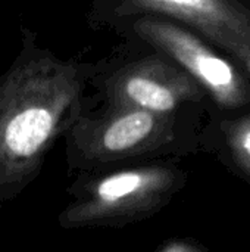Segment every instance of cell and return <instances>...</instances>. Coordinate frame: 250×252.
Here are the masks:
<instances>
[{
	"label": "cell",
	"instance_id": "cell-4",
	"mask_svg": "<svg viewBox=\"0 0 250 252\" xmlns=\"http://www.w3.org/2000/svg\"><path fill=\"white\" fill-rule=\"evenodd\" d=\"M133 28L139 37L180 63L220 106L240 108L250 100V87L245 77L193 32L150 16L136 21Z\"/></svg>",
	"mask_w": 250,
	"mask_h": 252
},
{
	"label": "cell",
	"instance_id": "cell-1",
	"mask_svg": "<svg viewBox=\"0 0 250 252\" xmlns=\"http://www.w3.org/2000/svg\"><path fill=\"white\" fill-rule=\"evenodd\" d=\"M83 94L78 66L24 44L0 78V207L37 179L55 142L83 115Z\"/></svg>",
	"mask_w": 250,
	"mask_h": 252
},
{
	"label": "cell",
	"instance_id": "cell-6",
	"mask_svg": "<svg viewBox=\"0 0 250 252\" xmlns=\"http://www.w3.org/2000/svg\"><path fill=\"white\" fill-rule=\"evenodd\" d=\"M119 12L171 16L242 62L250 55V10L234 0H122Z\"/></svg>",
	"mask_w": 250,
	"mask_h": 252
},
{
	"label": "cell",
	"instance_id": "cell-7",
	"mask_svg": "<svg viewBox=\"0 0 250 252\" xmlns=\"http://www.w3.org/2000/svg\"><path fill=\"white\" fill-rule=\"evenodd\" d=\"M227 133L236 155L243 162L250 164V115L233 123Z\"/></svg>",
	"mask_w": 250,
	"mask_h": 252
},
{
	"label": "cell",
	"instance_id": "cell-8",
	"mask_svg": "<svg viewBox=\"0 0 250 252\" xmlns=\"http://www.w3.org/2000/svg\"><path fill=\"white\" fill-rule=\"evenodd\" d=\"M155 252H200V250L184 241H171Z\"/></svg>",
	"mask_w": 250,
	"mask_h": 252
},
{
	"label": "cell",
	"instance_id": "cell-9",
	"mask_svg": "<svg viewBox=\"0 0 250 252\" xmlns=\"http://www.w3.org/2000/svg\"><path fill=\"white\" fill-rule=\"evenodd\" d=\"M243 63L246 65V68L249 69V72H250V55H249V56H248V58H246V61H245Z\"/></svg>",
	"mask_w": 250,
	"mask_h": 252
},
{
	"label": "cell",
	"instance_id": "cell-2",
	"mask_svg": "<svg viewBox=\"0 0 250 252\" xmlns=\"http://www.w3.org/2000/svg\"><path fill=\"white\" fill-rule=\"evenodd\" d=\"M180 180L177 170L159 164L80 174L68 189L74 199L57 216V224L66 230L122 229L162 208Z\"/></svg>",
	"mask_w": 250,
	"mask_h": 252
},
{
	"label": "cell",
	"instance_id": "cell-3",
	"mask_svg": "<svg viewBox=\"0 0 250 252\" xmlns=\"http://www.w3.org/2000/svg\"><path fill=\"white\" fill-rule=\"evenodd\" d=\"M63 136L69 171L91 174L159 152L174 139V120L172 114L108 109L100 117L81 115Z\"/></svg>",
	"mask_w": 250,
	"mask_h": 252
},
{
	"label": "cell",
	"instance_id": "cell-5",
	"mask_svg": "<svg viewBox=\"0 0 250 252\" xmlns=\"http://www.w3.org/2000/svg\"><path fill=\"white\" fill-rule=\"evenodd\" d=\"M109 109L172 114L181 103L202 97V87L183 68L162 58H146L121 68L106 83Z\"/></svg>",
	"mask_w": 250,
	"mask_h": 252
}]
</instances>
